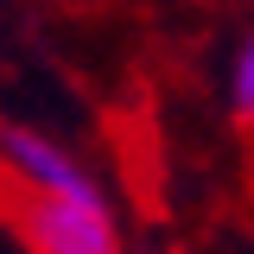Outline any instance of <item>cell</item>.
Masks as SVG:
<instances>
[{"mask_svg":"<svg viewBox=\"0 0 254 254\" xmlns=\"http://www.w3.org/2000/svg\"><path fill=\"white\" fill-rule=\"evenodd\" d=\"M0 165L19 185H32V190H64V197H89L95 190L89 172L64 153V146H51L45 133H32V127H6L0 121Z\"/></svg>","mask_w":254,"mask_h":254,"instance_id":"cell-1","label":"cell"},{"mask_svg":"<svg viewBox=\"0 0 254 254\" xmlns=\"http://www.w3.org/2000/svg\"><path fill=\"white\" fill-rule=\"evenodd\" d=\"M235 115L254 121V38L242 45V58H235Z\"/></svg>","mask_w":254,"mask_h":254,"instance_id":"cell-2","label":"cell"}]
</instances>
